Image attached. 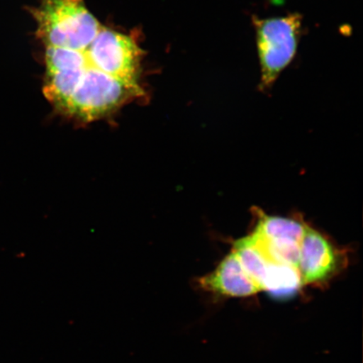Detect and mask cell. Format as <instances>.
Segmentation results:
<instances>
[{
    "label": "cell",
    "mask_w": 363,
    "mask_h": 363,
    "mask_svg": "<svg viewBox=\"0 0 363 363\" xmlns=\"http://www.w3.org/2000/svg\"><path fill=\"white\" fill-rule=\"evenodd\" d=\"M198 284L206 291L229 297H248L262 291L245 271L233 252L224 258L214 272L199 279Z\"/></svg>",
    "instance_id": "277c9868"
},
{
    "label": "cell",
    "mask_w": 363,
    "mask_h": 363,
    "mask_svg": "<svg viewBox=\"0 0 363 363\" xmlns=\"http://www.w3.org/2000/svg\"><path fill=\"white\" fill-rule=\"evenodd\" d=\"M233 252L245 271L263 290V283L271 261L258 247L252 235L237 240L234 244Z\"/></svg>",
    "instance_id": "5b68a950"
},
{
    "label": "cell",
    "mask_w": 363,
    "mask_h": 363,
    "mask_svg": "<svg viewBox=\"0 0 363 363\" xmlns=\"http://www.w3.org/2000/svg\"><path fill=\"white\" fill-rule=\"evenodd\" d=\"M261 84L269 88L296 54L301 38L302 17L298 13L258 19L254 18Z\"/></svg>",
    "instance_id": "7a4b0ae2"
},
{
    "label": "cell",
    "mask_w": 363,
    "mask_h": 363,
    "mask_svg": "<svg viewBox=\"0 0 363 363\" xmlns=\"http://www.w3.org/2000/svg\"><path fill=\"white\" fill-rule=\"evenodd\" d=\"M306 225L287 218L262 216L254 235L267 240H288L301 242Z\"/></svg>",
    "instance_id": "8992f818"
},
{
    "label": "cell",
    "mask_w": 363,
    "mask_h": 363,
    "mask_svg": "<svg viewBox=\"0 0 363 363\" xmlns=\"http://www.w3.org/2000/svg\"><path fill=\"white\" fill-rule=\"evenodd\" d=\"M301 274L296 267L270 262L263 290L275 296H289L301 288Z\"/></svg>",
    "instance_id": "52a82bcc"
},
{
    "label": "cell",
    "mask_w": 363,
    "mask_h": 363,
    "mask_svg": "<svg viewBox=\"0 0 363 363\" xmlns=\"http://www.w3.org/2000/svg\"><path fill=\"white\" fill-rule=\"evenodd\" d=\"M337 255L323 235L306 227L299 247L298 270L301 284L320 283L334 274Z\"/></svg>",
    "instance_id": "3957f363"
},
{
    "label": "cell",
    "mask_w": 363,
    "mask_h": 363,
    "mask_svg": "<svg viewBox=\"0 0 363 363\" xmlns=\"http://www.w3.org/2000/svg\"><path fill=\"white\" fill-rule=\"evenodd\" d=\"M94 33L66 48H44V96L57 115L80 125L106 119L143 99V85L104 71Z\"/></svg>",
    "instance_id": "6da1fadb"
}]
</instances>
